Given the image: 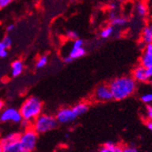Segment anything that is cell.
Segmentation results:
<instances>
[{"instance_id":"cell-1","label":"cell","mask_w":152,"mask_h":152,"mask_svg":"<svg viewBox=\"0 0 152 152\" xmlns=\"http://www.w3.org/2000/svg\"><path fill=\"white\" fill-rule=\"evenodd\" d=\"M113 99L120 101L132 96L137 90V82L130 76H122L114 78L108 84Z\"/></svg>"},{"instance_id":"cell-2","label":"cell","mask_w":152,"mask_h":152,"mask_svg":"<svg viewBox=\"0 0 152 152\" xmlns=\"http://www.w3.org/2000/svg\"><path fill=\"white\" fill-rule=\"evenodd\" d=\"M43 102L35 96H28L21 105L19 111L23 120L33 122L38 116L42 114Z\"/></svg>"},{"instance_id":"cell-3","label":"cell","mask_w":152,"mask_h":152,"mask_svg":"<svg viewBox=\"0 0 152 152\" xmlns=\"http://www.w3.org/2000/svg\"><path fill=\"white\" fill-rule=\"evenodd\" d=\"M58 125L57 118L50 114H41L32 122V129L38 134H46L55 129Z\"/></svg>"},{"instance_id":"cell-4","label":"cell","mask_w":152,"mask_h":152,"mask_svg":"<svg viewBox=\"0 0 152 152\" xmlns=\"http://www.w3.org/2000/svg\"><path fill=\"white\" fill-rule=\"evenodd\" d=\"M38 141V134L32 129L27 128L19 135L18 142L22 152H34Z\"/></svg>"},{"instance_id":"cell-5","label":"cell","mask_w":152,"mask_h":152,"mask_svg":"<svg viewBox=\"0 0 152 152\" xmlns=\"http://www.w3.org/2000/svg\"><path fill=\"white\" fill-rule=\"evenodd\" d=\"M23 121V118L20 114L19 109L16 107H7L0 111V123H14L20 124Z\"/></svg>"},{"instance_id":"cell-6","label":"cell","mask_w":152,"mask_h":152,"mask_svg":"<svg viewBox=\"0 0 152 152\" xmlns=\"http://www.w3.org/2000/svg\"><path fill=\"white\" fill-rule=\"evenodd\" d=\"M55 117L57 118L58 123L62 124V125H67V124L72 123L78 118L72 107L60 108Z\"/></svg>"},{"instance_id":"cell-7","label":"cell","mask_w":152,"mask_h":152,"mask_svg":"<svg viewBox=\"0 0 152 152\" xmlns=\"http://www.w3.org/2000/svg\"><path fill=\"white\" fill-rule=\"evenodd\" d=\"M94 99L99 102H108L113 99L112 93L110 91L108 85L101 84L96 88L94 94Z\"/></svg>"},{"instance_id":"cell-8","label":"cell","mask_w":152,"mask_h":152,"mask_svg":"<svg viewBox=\"0 0 152 152\" xmlns=\"http://www.w3.org/2000/svg\"><path fill=\"white\" fill-rule=\"evenodd\" d=\"M141 66L147 68L148 74L152 77V44H148L143 48V52L140 59Z\"/></svg>"},{"instance_id":"cell-9","label":"cell","mask_w":152,"mask_h":152,"mask_svg":"<svg viewBox=\"0 0 152 152\" xmlns=\"http://www.w3.org/2000/svg\"><path fill=\"white\" fill-rule=\"evenodd\" d=\"M87 50L84 48V40L81 38H77L73 41L72 48L68 54V57L71 58L73 60L81 58L84 56H86Z\"/></svg>"},{"instance_id":"cell-10","label":"cell","mask_w":152,"mask_h":152,"mask_svg":"<svg viewBox=\"0 0 152 152\" xmlns=\"http://www.w3.org/2000/svg\"><path fill=\"white\" fill-rule=\"evenodd\" d=\"M131 77L135 79V81L137 83H147L149 81L150 77L148 74L147 68L144 67L143 66L140 65L137 66L134 69L132 70V75Z\"/></svg>"},{"instance_id":"cell-11","label":"cell","mask_w":152,"mask_h":152,"mask_svg":"<svg viewBox=\"0 0 152 152\" xmlns=\"http://www.w3.org/2000/svg\"><path fill=\"white\" fill-rule=\"evenodd\" d=\"M122 151H123L122 147L112 141H107L99 148L98 152H122Z\"/></svg>"},{"instance_id":"cell-12","label":"cell","mask_w":152,"mask_h":152,"mask_svg":"<svg viewBox=\"0 0 152 152\" xmlns=\"http://www.w3.org/2000/svg\"><path fill=\"white\" fill-rule=\"evenodd\" d=\"M24 71V64L21 60H15L11 64V75L13 77H19Z\"/></svg>"},{"instance_id":"cell-13","label":"cell","mask_w":152,"mask_h":152,"mask_svg":"<svg viewBox=\"0 0 152 152\" xmlns=\"http://www.w3.org/2000/svg\"><path fill=\"white\" fill-rule=\"evenodd\" d=\"M19 135H20V133H18V132H10V133L5 135L3 137L0 139V144H1L2 146H4L7 144H10L13 142L18 141Z\"/></svg>"},{"instance_id":"cell-14","label":"cell","mask_w":152,"mask_h":152,"mask_svg":"<svg viewBox=\"0 0 152 152\" xmlns=\"http://www.w3.org/2000/svg\"><path fill=\"white\" fill-rule=\"evenodd\" d=\"M141 44L145 47L148 44H152V32L148 26H144L141 32Z\"/></svg>"},{"instance_id":"cell-15","label":"cell","mask_w":152,"mask_h":152,"mask_svg":"<svg viewBox=\"0 0 152 152\" xmlns=\"http://www.w3.org/2000/svg\"><path fill=\"white\" fill-rule=\"evenodd\" d=\"M72 108L75 111V113L77 114V116L80 117L82 115H84L88 111L89 108V106L86 102H80L78 104H76L74 107H72Z\"/></svg>"},{"instance_id":"cell-16","label":"cell","mask_w":152,"mask_h":152,"mask_svg":"<svg viewBox=\"0 0 152 152\" xmlns=\"http://www.w3.org/2000/svg\"><path fill=\"white\" fill-rule=\"evenodd\" d=\"M136 13L137 15L139 16L140 18H146L148 16V9L147 5L144 2H139L136 5L135 7Z\"/></svg>"},{"instance_id":"cell-17","label":"cell","mask_w":152,"mask_h":152,"mask_svg":"<svg viewBox=\"0 0 152 152\" xmlns=\"http://www.w3.org/2000/svg\"><path fill=\"white\" fill-rule=\"evenodd\" d=\"M3 152H22L20 144L18 141L7 144L3 146Z\"/></svg>"},{"instance_id":"cell-18","label":"cell","mask_w":152,"mask_h":152,"mask_svg":"<svg viewBox=\"0 0 152 152\" xmlns=\"http://www.w3.org/2000/svg\"><path fill=\"white\" fill-rule=\"evenodd\" d=\"M109 21H110V25L112 26H118V27L125 26L129 23V20L127 18L118 17V16H117L116 18H114L113 19L109 20Z\"/></svg>"},{"instance_id":"cell-19","label":"cell","mask_w":152,"mask_h":152,"mask_svg":"<svg viewBox=\"0 0 152 152\" xmlns=\"http://www.w3.org/2000/svg\"><path fill=\"white\" fill-rule=\"evenodd\" d=\"M115 33V28H114V26H112L111 25L110 26H107L106 27H104V28L100 31V37L102 39H107L109 37H111Z\"/></svg>"},{"instance_id":"cell-20","label":"cell","mask_w":152,"mask_h":152,"mask_svg":"<svg viewBox=\"0 0 152 152\" xmlns=\"http://www.w3.org/2000/svg\"><path fill=\"white\" fill-rule=\"evenodd\" d=\"M48 58L47 56H42L40 57L37 63H36V67L37 69H41V68H44L47 65H48Z\"/></svg>"},{"instance_id":"cell-21","label":"cell","mask_w":152,"mask_h":152,"mask_svg":"<svg viewBox=\"0 0 152 152\" xmlns=\"http://www.w3.org/2000/svg\"><path fill=\"white\" fill-rule=\"evenodd\" d=\"M140 100L145 104H150L152 103V92L145 93L140 96Z\"/></svg>"},{"instance_id":"cell-22","label":"cell","mask_w":152,"mask_h":152,"mask_svg":"<svg viewBox=\"0 0 152 152\" xmlns=\"http://www.w3.org/2000/svg\"><path fill=\"white\" fill-rule=\"evenodd\" d=\"M66 37L69 39V40H72V41H74V40H76V39H77V38H79L78 37V34L76 32V31H74V30H67L66 32Z\"/></svg>"},{"instance_id":"cell-23","label":"cell","mask_w":152,"mask_h":152,"mask_svg":"<svg viewBox=\"0 0 152 152\" xmlns=\"http://www.w3.org/2000/svg\"><path fill=\"white\" fill-rule=\"evenodd\" d=\"M7 55H8L7 48L5 47V45L3 44L2 41H0V58H5L7 57Z\"/></svg>"},{"instance_id":"cell-24","label":"cell","mask_w":152,"mask_h":152,"mask_svg":"<svg viewBox=\"0 0 152 152\" xmlns=\"http://www.w3.org/2000/svg\"><path fill=\"white\" fill-rule=\"evenodd\" d=\"M2 42H3V44L5 45V47L8 49V48H11V46H12V44H13V40H12V38H11L9 36H6V37L3 38Z\"/></svg>"},{"instance_id":"cell-25","label":"cell","mask_w":152,"mask_h":152,"mask_svg":"<svg viewBox=\"0 0 152 152\" xmlns=\"http://www.w3.org/2000/svg\"><path fill=\"white\" fill-rule=\"evenodd\" d=\"M122 152H140V150L134 146H126L123 148Z\"/></svg>"},{"instance_id":"cell-26","label":"cell","mask_w":152,"mask_h":152,"mask_svg":"<svg viewBox=\"0 0 152 152\" xmlns=\"http://www.w3.org/2000/svg\"><path fill=\"white\" fill-rule=\"evenodd\" d=\"M14 0H0V9H3L10 5Z\"/></svg>"},{"instance_id":"cell-27","label":"cell","mask_w":152,"mask_h":152,"mask_svg":"<svg viewBox=\"0 0 152 152\" xmlns=\"http://www.w3.org/2000/svg\"><path fill=\"white\" fill-rule=\"evenodd\" d=\"M147 117H148V120L152 121V106L147 107Z\"/></svg>"},{"instance_id":"cell-28","label":"cell","mask_w":152,"mask_h":152,"mask_svg":"<svg viewBox=\"0 0 152 152\" xmlns=\"http://www.w3.org/2000/svg\"><path fill=\"white\" fill-rule=\"evenodd\" d=\"M14 29H15V25H13V24H10L7 26V31L9 33V32H12Z\"/></svg>"},{"instance_id":"cell-29","label":"cell","mask_w":152,"mask_h":152,"mask_svg":"<svg viewBox=\"0 0 152 152\" xmlns=\"http://www.w3.org/2000/svg\"><path fill=\"white\" fill-rule=\"evenodd\" d=\"M109 9L111 11H116L117 9V4L116 3H111L109 5Z\"/></svg>"},{"instance_id":"cell-30","label":"cell","mask_w":152,"mask_h":152,"mask_svg":"<svg viewBox=\"0 0 152 152\" xmlns=\"http://www.w3.org/2000/svg\"><path fill=\"white\" fill-rule=\"evenodd\" d=\"M146 126H147V128H148L150 131H152V121L148 120V121L146 123Z\"/></svg>"},{"instance_id":"cell-31","label":"cell","mask_w":152,"mask_h":152,"mask_svg":"<svg viewBox=\"0 0 152 152\" xmlns=\"http://www.w3.org/2000/svg\"><path fill=\"white\" fill-rule=\"evenodd\" d=\"M4 106H5V104H4V101L3 100H0V111L4 108Z\"/></svg>"},{"instance_id":"cell-32","label":"cell","mask_w":152,"mask_h":152,"mask_svg":"<svg viewBox=\"0 0 152 152\" xmlns=\"http://www.w3.org/2000/svg\"><path fill=\"white\" fill-rule=\"evenodd\" d=\"M148 27H149V28H150V30H151V32H152V20L149 22V24L148 25Z\"/></svg>"},{"instance_id":"cell-33","label":"cell","mask_w":152,"mask_h":152,"mask_svg":"<svg viewBox=\"0 0 152 152\" xmlns=\"http://www.w3.org/2000/svg\"><path fill=\"white\" fill-rule=\"evenodd\" d=\"M0 152H3V146L0 144Z\"/></svg>"},{"instance_id":"cell-34","label":"cell","mask_w":152,"mask_h":152,"mask_svg":"<svg viewBox=\"0 0 152 152\" xmlns=\"http://www.w3.org/2000/svg\"><path fill=\"white\" fill-rule=\"evenodd\" d=\"M148 82L150 83V85H152V77H151V78L149 79V81H148Z\"/></svg>"},{"instance_id":"cell-35","label":"cell","mask_w":152,"mask_h":152,"mask_svg":"<svg viewBox=\"0 0 152 152\" xmlns=\"http://www.w3.org/2000/svg\"><path fill=\"white\" fill-rule=\"evenodd\" d=\"M0 139H1V129H0Z\"/></svg>"}]
</instances>
